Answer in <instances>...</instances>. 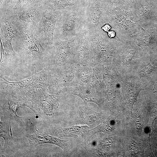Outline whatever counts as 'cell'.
I'll use <instances>...</instances> for the list:
<instances>
[{
    "label": "cell",
    "instance_id": "cell-27",
    "mask_svg": "<svg viewBox=\"0 0 157 157\" xmlns=\"http://www.w3.org/2000/svg\"><path fill=\"white\" fill-rule=\"evenodd\" d=\"M3 0H0V5L2 4L3 2Z\"/></svg>",
    "mask_w": 157,
    "mask_h": 157
},
{
    "label": "cell",
    "instance_id": "cell-10",
    "mask_svg": "<svg viewBox=\"0 0 157 157\" xmlns=\"http://www.w3.org/2000/svg\"><path fill=\"white\" fill-rule=\"evenodd\" d=\"M0 22L1 53L17 56L12 47V41L17 35V28L6 14L0 13Z\"/></svg>",
    "mask_w": 157,
    "mask_h": 157
},
{
    "label": "cell",
    "instance_id": "cell-23",
    "mask_svg": "<svg viewBox=\"0 0 157 157\" xmlns=\"http://www.w3.org/2000/svg\"><path fill=\"white\" fill-rule=\"evenodd\" d=\"M149 113V125L150 130H152L153 129V126L154 122L157 117V102L153 104Z\"/></svg>",
    "mask_w": 157,
    "mask_h": 157
},
{
    "label": "cell",
    "instance_id": "cell-26",
    "mask_svg": "<svg viewBox=\"0 0 157 157\" xmlns=\"http://www.w3.org/2000/svg\"><path fill=\"white\" fill-rule=\"evenodd\" d=\"M153 92H157V83L155 84L154 87Z\"/></svg>",
    "mask_w": 157,
    "mask_h": 157
},
{
    "label": "cell",
    "instance_id": "cell-24",
    "mask_svg": "<svg viewBox=\"0 0 157 157\" xmlns=\"http://www.w3.org/2000/svg\"><path fill=\"white\" fill-rule=\"evenodd\" d=\"M111 28V27L110 24H106L101 27V29L104 31L108 33Z\"/></svg>",
    "mask_w": 157,
    "mask_h": 157
},
{
    "label": "cell",
    "instance_id": "cell-15",
    "mask_svg": "<svg viewBox=\"0 0 157 157\" xmlns=\"http://www.w3.org/2000/svg\"><path fill=\"white\" fill-rule=\"evenodd\" d=\"M74 0H43L45 7L61 13L77 9L80 7Z\"/></svg>",
    "mask_w": 157,
    "mask_h": 157
},
{
    "label": "cell",
    "instance_id": "cell-20",
    "mask_svg": "<svg viewBox=\"0 0 157 157\" xmlns=\"http://www.w3.org/2000/svg\"><path fill=\"white\" fill-rule=\"evenodd\" d=\"M115 129L113 122L111 119L104 122L99 126L88 131V138H90L95 134L99 132H108Z\"/></svg>",
    "mask_w": 157,
    "mask_h": 157
},
{
    "label": "cell",
    "instance_id": "cell-8",
    "mask_svg": "<svg viewBox=\"0 0 157 157\" xmlns=\"http://www.w3.org/2000/svg\"><path fill=\"white\" fill-rule=\"evenodd\" d=\"M0 111L6 120L15 121L22 124L25 121L24 117L17 114L18 109L26 106L25 102L17 97L8 93L0 91Z\"/></svg>",
    "mask_w": 157,
    "mask_h": 157
},
{
    "label": "cell",
    "instance_id": "cell-13",
    "mask_svg": "<svg viewBox=\"0 0 157 157\" xmlns=\"http://www.w3.org/2000/svg\"><path fill=\"white\" fill-rule=\"evenodd\" d=\"M30 144L33 147L43 144H50L56 145L65 150L67 146V140L59 138L44 131H40L27 136Z\"/></svg>",
    "mask_w": 157,
    "mask_h": 157
},
{
    "label": "cell",
    "instance_id": "cell-18",
    "mask_svg": "<svg viewBox=\"0 0 157 157\" xmlns=\"http://www.w3.org/2000/svg\"><path fill=\"white\" fill-rule=\"evenodd\" d=\"M92 68L78 65L75 71L76 82L82 85L92 87Z\"/></svg>",
    "mask_w": 157,
    "mask_h": 157
},
{
    "label": "cell",
    "instance_id": "cell-14",
    "mask_svg": "<svg viewBox=\"0 0 157 157\" xmlns=\"http://www.w3.org/2000/svg\"><path fill=\"white\" fill-rule=\"evenodd\" d=\"M77 66L63 70H50L56 77L58 82L60 88V96L65 94L66 90L67 87L76 83L75 71Z\"/></svg>",
    "mask_w": 157,
    "mask_h": 157
},
{
    "label": "cell",
    "instance_id": "cell-19",
    "mask_svg": "<svg viewBox=\"0 0 157 157\" xmlns=\"http://www.w3.org/2000/svg\"><path fill=\"white\" fill-rule=\"evenodd\" d=\"M87 126H74L68 128L58 127L54 129L53 132L56 136L66 137L77 136L83 134L87 130Z\"/></svg>",
    "mask_w": 157,
    "mask_h": 157
},
{
    "label": "cell",
    "instance_id": "cell-22",
    "mask_svg": "<svg viewBox=\"0 0 157 157\" xmlns=\"http://www.w3.org/2000/svg\"><path fill=\"white\" fill-rule=\"evenodd\" d=\"M80 120L81 123L90 124L94 122L97 120L98 115L97 113L85 112L82 113Z\"/></svg>",
    "mask_w": 157,
    "mask_h": 157
},
{
    "label": "cell",
    "instance_id": "cell-2",
    "mask_svg": "<svg viewBox=\"0 0 157 157\" xmlns=\"http://www.w3.org/2000/svg\"><path fill=\"white\" fill-rule=\"evenodd\" d=\"M82 7L63 12L59 15L54 37L63 40L76 38L85 28Z\"/></svg>",
    "mask_w": 157,
    "mask_h": 157
},
{
    "label": "cell",
    "instance_id": "cell-25",
    "mask_svg": "<svg viewBox=\"0 0 157 157\" xmlns=\"http://www.w3.org/2000/svg\"><path fill=\"white\" fill-rule=\"evenodd\" d=\"M107 33L108 37L110 38H113L115 36V33L113 31H109Z\"/></svg>",
    "mask_w": 157,
    "mask_h": 157
},
{
    "label": "cell",
    "instance_id": "cell-17",
    "mask_svg": "<svg viewBox=\"0 0 157 157\" xmlns=\"http://www.w3.org/2000/svg\"><path fill=\"white\" fill-rule=\"evenodd\" d=\"M8 120L1 122L0 121V137L4 140L3 150L6 153L13 150L15 148V144L13 138L12 134L10 122Z\"/></svg>",
    "mask_w": 157,
    "mask_h": 157
},
{
    "label": "cell",
    "instance_id": "cell-9",
    "mask_svg": "<svg viewBox=\"0 0 157 157\" xmlns=\"http://www.w3.org/2000/svg\"><path fill=\"white\" fill-rule=\"evenodd\" d=\"M45 9L42 4L10 15H6L15 25L34 29L41 19Z\"/></svg>",
    "mask_w": 157,
    "mask_h": 157
},
{
    "label": "cell",
    "instance_id": "cell-12",
    "mask_svg": "<svg viewBox=\"0 0 157 157\" xmlns=\"http://www.w3.org/2000/svg\"><path fill=\"white\" fill-rule=\"evenodd\" d=\"M43 0H9L1 6L0 13L10 15L42 4Z\"/></svg>",
    "mask_w": 157,
    "mask_h": 157
},
{
    "label": "cell",
    "instance_id": "cell-21",
    "mask_svg": "<svg viewBox=\"0 0 157 157\" xmlns=\"http://www.w3.org/2000/svg\"><path fill=\"white\" fill-rule=\"evenodd\" d=\"M93 75L91 87L98 91L102 89L103 83L100 65L92 68Z\"/></svg>",
    "mask_w": 157,
    "mask_h": 157
},
{
    "label": "cell",
    "instance_id": "cell-16",
    "mask_svg": "<svg viewBox=\"0 0 157 157\" xmlns=\"http://www.w3.org/2000/svg\"><path fill=\"white\" fill-rule=\"evenodd\" d=\"M61 96L50 94L49 92L44 96L39 105L40 110H42L47 115L51 116L54 113L59 105Z\"/></svg>",
    "mask_w": 157,
    "mask_h": 157
},
{
    "label": "cell",
    "instance_id": "cell-7",
    "mask_svg": "<svg viewBox=\"0 0 157 157\" xmlns=\"http://www.w3.org/2000/svg\"><path fill=\"white\" fill-rule=\"evenodd\" d=\"M85 28L89 32L99 30L105 24L104 12L99 0H89L82 7Z\"/></svg>",
    "mask_w": 157,
    "mask_h": 157
},
{
    "label": "cell",
    "instance_id": "cell-11",
    "mask_svg": "<svg viewBox=\"0 0 157 157\" xmlns=\"http://www.w3.org/2000/svg\"><path fill=\"white\" fill-rule=\"evenodd\" d=\"M71 94L81 98L85 103H95L99 106L101 104L99 92L92 87L74 83L66 89L65 94Z\"/></svg>",
    "mask_w": 157,
    "mask_h": 157
},
{
    "label": "cell",
    "instance_id": "cell-1",
    "mask_svg": "<svg viewBox=\"0 0 157 157\" xmlns=\"http://www.w3.org/2000/svg\"><path fill=\"white\" fill-rule=\"evenodd\" d=\"M15 26L17 32L13 48L20 61L30 69H51L53 50L41 41L34 29Z\"/></svg>",
    "mask_w": 157,
    "mask_h": 157
},
{
    "label": "cell",
    "instance_id": "cell-3",
    "mask_svg": "<svg viewBox=\"0 0 157 157\" xmlns=\"http://www.w3.org/2000/svg\"><path fill=\"white\" fill-rule=\"evenodd\" d=\"M76 38L63 40L54 37L53 66L50 69L63 70L77 65L74 52Z\"/></svg>",
    "mask_w": 157,
    "mask_h": 157
},
{
    "label": "cell",
    "instance_id": "cell-5",
    "mask_svg": "<svg viewBox=\"0 0 157 157\" xmlns=\"http://www.w3.org/2000/svg\"><path fill=\"white\" fill-rule=\"evenodd\" d=\"M74 52L78 66L93 68L94 56L88 31L85 28L76 38Z\"/></svg>",
    "mask_w": 157,
    "mask_h": 157
},
{
    "label": "cell",
    "instance_id": "cell-4",
    "mask_svg": "<svg viewBox=\"0 0 157 157\" xmlns=\"http://www.w3.org/2000/svg\"><path fill=\"white\" fill-rule=\"evenodd\" d=\"M45 7L42 17L34 30L41 41L53 50L55 26L61 13Z\"/></svg>",
    "mask_w": 157,
    "mask_h": 157
},
{
    "label": "cell",
    "instance_id": "cell-6",
    "mask_svg": "<svg viewBox=\"0 0 157 157\" xmlns=\"http://www.w3.org/2000/svg\"><path fill=\"white\" fill-rule=\"evenodd\" d=\"M88 32L93 50L95 66L100 65L108 57L112 56V51L107 39V35L106 32L101 29Z\"/></svg>",
    "mask_w": 157,
    "mask_h": 157
}]
</instances>
